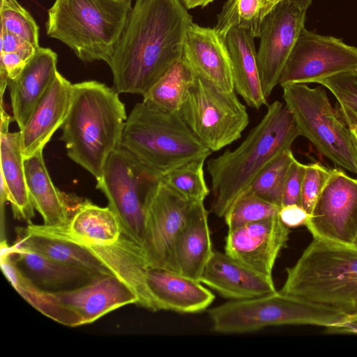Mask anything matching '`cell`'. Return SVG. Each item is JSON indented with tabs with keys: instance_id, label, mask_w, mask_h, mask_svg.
Here are the masks:
<instances>
[{
	"instance_id": "681fc988",
	"label": "cell",
	"mask_w": 357,
	"mask_h": 357,
	"mask_svg": "<svg viewBox=\"0 0 357 357\" xmlns=\"http://www.w3.org/2000/svg\"><path fill=\"white\" fill-rule=\"evenodd\" d=\"M353 247L357 249V237L354 243Z\"/></svg>"
},
{
	"instance_id": "4fadbf2b",
	"label": "cell",
	"mask_w": 357,
	"mask_h": 357,
	"mask_svg": "<svg viewBox=\"0 0 357 357\" xmlns=\"http://www.w3.org/2000/svg\"><path fill=\"white\" fill-rule=\"evenodd\" d=\"M305 226L314 238L353 246L357 237V178L340 169H331Z\"/></svg>"
},
{
	"instance_id": "e575fe53",
	"label": "cell",
	"mask_w": 357,
	"mask_h": 357,
	"mask_svg": "<svg viewBox=\"0 0 357 357\" xmlns=\"http://www.w3.org/2000/svg\"><path fill=\"white\" fill-rule=\"evenodd\" d=\"M280 208L279 206L246 192L234 203L223 218L229 230L275 216Z\"/></svg>"
},
{
	"instance_id": "484cf974",
	"label": "cell",
	"mask_w": 357,
	"mask_h": 357,
	"mask_svg": "<svg viewBox=\"0 0 357 357\" xmlns=\"http://www.w3.org/2000/svg\"><path fill=\"white\" fill-rule=\"evenodd\" d=\"M208 217L204 201H197L175 245L177 272L198 280L214 251Z\"/></svg>"
},
{
	"instance_id": "8d00e7d4",
	"label": "cell",
	"mask_w": 357,
	"mask_h": 357,
	"mask_svg": "<svg viewBox=\"0 0 357 357\" xmlns=\"http://www.w3.org/2000/svg\"><path fill=\"white\" fill-rule=\"evenodd\" d=\"M335 97L339 109L357 112V69L343 72L317 82Z\"/></svg>"
},
{
	"instance_id": "ac0fdd59",
	"label": "cell",
	"mask_w": 357,
	"mask_h": 357,
	"mask_svg": "<svg viewBox=\"0 0 357 357\" xmlns=\"http://www.w3.org/2000/svg\"><path fill=\"white\" fill-rule=\"evenodd\" d=\"M199 281L230 301L256 298L277 291L272 276L259 273L218 250L213 251Z\"/></svg>"
},
{
	"instance_id": "d590c367",
	"label": "cell",
	"mask_w": 357,
	"mask_h": 357,
	"mask_svg": "<svg viewBox=\"0 0 357 357\" xmlns=\"http://www.w3.org/2000/svg\"><path fill=\"white\" fill-rule=\"evenodd\" d=\"M1 29L39 45V27L31 14L17 0H1Z\"/></svg>"
},
{
	"instance_id": "277c9868",
	"label": "cell",
	"mask_w": 357,
	"mask_h": 357,
	"mask_svg": "<svg viewBox=\"0 0 357 357\" xmlns=\"http://www.w3.org/2000/svg\"><path fill=\"white\" fill-rule=\"evenodd\" d=\"M132 8V0H55L47 10L46 33L81 61L108 64Z\"/></svg>"
},
{
	"instance_id": "f35d334b",
	"label": "cell",
	"mask_w": 357,
	"mask_h": 357,
	"mask_svg": "<svg viewBox=\"0 0 357 357\" xmlns=\"http://www.w3.org/2000/svg\"><path fill=\"white\" fill-rule=\"evenodd\" d=\"M305 165L296 158L288 169L282 194V206L289 204L301 205V195Z\"/></svg>"
},
{
	"instance_id": "bcb514c9",
	"label": "cell",
	"mask_w": 357,
	"mask_h": 357,
	"mask_svg": "<svg viewBox=\"0 0 357 357\" xmlns=\"http://www.w3.org/2000/svg\"><path fill=\"white\" fill-rule=\"evenodd\" d=\"M303 10H307L311 5L312 0H291Z\"/></svg>"
},
{
	"instance_id": "52a82bcc",
	"label": "cell",
	"mask_w": 357,
	"mask_h": 357,
	"mask_svg": "<svg viewBox=\"0 0 357 357\" xmlns=\"http://www.w3.org/2000/svg\"><path fill=\"white\" fill-rule=\"evenodd\" d=\"M211 331L222 334L254 332L267 326L316 325L328 327L349 314L343 310L281 291L256 298L230 301L208 310Z\"/></svg>"
},
{
	"instance_id": "c3c4849f",
	"label": "cell",
	"mask_w": 357,
	"mask_h": 357,
	"mask_svg": "<svg viewBox=\"0 0 357 357\" xmlns=\"http://www.w3.org/2000/svg\"><path fill=\"white\" fill-rule=\"evenodd\" d=\"M269 1L276 3H279L281 1H284V0H269Z\"/></svg>"
},
{
	"instance_id": "ffe728a7",
	"label": "cell",
	"mask_w": 357,
	"mask_h": 357,
	"mask_svg": "<svg viewBox=\"0 0 357 357\" xmlns=\"http://www.w3.org/2000/svg\"><path fill=\"white\" fill-rule=\"evenodd\" d=\"M145 282L156 311L197 313L215 299L213 292L198 280L165 268L149 267Z\"/></svg>"
},
{
	"instance_id": "9a60e30c",
	"label": "cell",
	"mask_w": 357,
	"mask_h": 357,
	"mask_svg": "<svg viewBox=\"0 0 357 357\" xmlns=\"http://www.w3.org/2000/svg\"><path fill=\"white\" fill-rule=\"evenodd\" d=\"M290 228L278 214L229 229L225 252L249 268L272 276L280 251L287 245Z\"/></svg>"
},
{
	"instance_id": "b9f144b4",
	"label": "cell",
	"mask_w": 357,
	"mask_h": 357,
	"mask_svg": "<svg viewBox=\"0 0 357 357\" xmlns=\"http://www.w3.org/2000/svg\"><path fill=\"white\" fill-rule=\"evenodd\" d=\"M281 221L288 227L305 225L310 214L298 204L282 206L278 212Z\"/></svg>"
},
{
	"instance_id": "6da1fadb",
	"label": "cell",
	"mask_w": 357,
	"mask_h": 357,
	"mask_svg": "<svg viewBox=\"0 0 357 357\" xmlns=\"http://www.w3.org/2000/svg\"><path fill=\"white\" fill-rule=\"evenodd\" d=\"M181 0H135L108 63L114 89L145 95L181 59L192 17Z\"/></svg>"
},
{
	"instance_id": "d6a6232c",
	"label": "cell",
	"mask_w": 357,
	"mask_h": 357,
	"mask_svg": "<svg viewBox=\"0 0 357 357\" xmlns=\"http://www.w3.org/2000/svg\"><path fill=\"white\" fill-rule=\"evenodd\" d=\"M294 159L291 149L282 152L258 174L245 193L255 195L281 207L286 176Z\"/></svg>"
},
{
	"instance_id": "7dc6e473",
	"label": "cell",
	"mask_w": 357,
	"mask_h": 357,
	"mask_svg": "<svg viewBox=\"0 0 357 357\" xmlns=\"http://www.w3.org/2000/svg\"><path fill=\"white\" fill-rule=\"evenodd\" d=\"M353 145L357 153V127H349Z\"/></svg>"
},
{
	"instance_id": "3957f363",
	"label": "cell",
	"mask_w": 357,
	"mask_h": 357,
	"mask_svg": "<svg viewBox=\"0 0 357 357\" xmlns=\"http://www.w3.org/2000/svg\"><path fill=\"white\" fill-rule=\"evenodd\" d=\"M127 118L114 88L95 80L73 84L69 112L61 127L68 156L98 179L120 146Z\"/></svg>"
},
{
	"instance_id": "44dd1931",
	"label": "cell",
	"mask_w": 357,
	"mask_h": 357,
	"mask_svg": "<svg viewBox=\"0 0 357 357\" xmlns=\"http://www.w3.org/2000/svg\"><path fill=\"white\" fill-rule=\"evenodd\" d=\"M54 294L82 318V324L128 304H138L137 294L114 275H100L85 285Z\"/></svg>"
},
{
	"instance_id": "f6af8a7d",
	"label": "cell",
	"mask_w": 357,
	"mask_h": 357,
	"mask_svg": "<svg viewBox=\"0 0 357 357\" xmlns=\"http://www.w3.org/2000/svg\"><path fill=\"white\" fill-rule=\"evenodd\" d=\"M215 0H181L188 9H192L197 7L204 8Z\"/></svg>"
},
{
	"instance_id": "ab89813d",
	"label": "cell",
	"mask_w": 357,
	"mask_h": 357,
	"mask_svg": "<svg viewBox=\"0 0 357 357\" xmlns=\"http://www.w3.org/2000/svg\"><path fill=\"white\" fill-rule=\"evenodd\" d=\"M37 49L27 40L1 29V52H17L28 61Z\"/></svg>"
},
{
	"instance_id": "9c48e42d",
	"label": "cell",
	"mask_w": 357,
	"mask_h": 357,
	"mask_svg": "<svg viewBox=\"0 0 357 357\" xmlns=\"http://www.w3.org/2000/svg\"><path fill=\"white\" fill-rule=\"evenodd\" d=\"M178 113L212 152L240 139L249 124L246 107L235 91H223L195 75Z\"/></svg>"
},
{
	"instance_id": "e0dca14e",
	"label": "cell",
	"mask_w": 357,
	"mask_h": 357,
	"mask_svg": "<svg viewBox=\"0 0 357 357\" xmlns=\"http://www.w3.org/2000/svg\"><path fill=\"white\" fill-rule=\"evenodd\" d=\"M73 84L57 73L45 94L20 130L24 159L43 151L53 134L63 125L69 112Z\"/></svg>"
},
{
	"instance_id": "8992f818",
	"label": "cell",
	"mask_w": 357,
	"mask_h": 357,
	"mask_svg": "<svg viewBox=\"0 0 357 357\" xmlns=\"http://www.w3.org/2000/svg\"><path fill=\"white\" fill-rule=\"evenodd\" d=\"M280 291L357 312V249L313 238L296 264L286 269Z\"/></svg>"
},
{
	"instance_id": "d6986e66",
	"label": "cell",
	"mask_w": 357,
	"mask_h": 357,
	"mask_svg": "<svg viewBox=\"0 0 357 357\" xmlns=\"http://www.w3.org/2000/svg\"><path fill=\"white\" fill-rule=\"evenodd\" d=\"M24 231L54 236L82 245H107L116 241L122 231L114 213L83 199L66 225L49 227L31 224Z\"/></svg>"
},
{
	"instance_id": "603a6c76",
	"label": "cell",
	"mask_w": 357,
	"mask_h": 357,
	"mask_svg": "<svg viewBox=\"0 0 357 357\" xmlns=\"http://www.w3.org/2000/svg\"><path fill=\"white\" fill-rule=\"evenodd\" d=\"M79 245L97 257L114 275L133 290L138 297L137 305L156 311L145 282V273L149 266L141 245L123 232L113 243Z\"/></svg>"
},
{
	"instance_id": "f546056e",
	"label": "cell",
	"mask_w": 357,
	"mask_h": 357,
	"mask_svg": "<svg viewBox=\"0 0 357 357\" xmlns=\"http://www.w3.org/2000/svg\"><path fill=\"white\" fill-rule=\"evenodd\" d=\"M16 247L35 252L56 261L84 270L94 275H114L93 254L84 247L62 238L21 229Z\"/></svg>"
},
{
	"instance_id": "4316f807",
	"label": "cell",
	"mask_w": 357,
	"mask_h": 357,
	"mask_svg": "<svg viewBox=\"0 0 357 357\" xmlns=\"http://www.w3.org/2000/svg\"><path fill=\"white\" fill-rule=\"evenodd\" d=\"M255 38L245 30L234 28L226 36L231 61L234 91L250 107L268 105L262 90L257 61Z\"/></svg>"
},
{
	"instance_id": "7a4b0ae2",
	"label": "cell",
	"mask_w": 357,
	"mask_h": 357,
	"mask_svg": "<svg viewBox=\"0 0 357 357\" xmlns=\"http://www.w3.org/2000/svg\"><path fill=\"white\" fill-rule=\"evenodd\" d=\"M300 135L294 118L284 103L267 105L260 122L234 150L211 158L206 169L211 178V211L223 218L250 188L258 174Z\"/></svg>"
},
{
	"instance_id": "2e32d148",
	"label": "cell",
	"mask_w": 357,
	"mask_h": 357,
	"mask_svg": "<svg viewBox=\"0 0 357 357\" xmlns=\"http://www.w3.org/2000/svg\"><path fill=\"white\" fill-rule=\"evenodd\" d=\"M181 59L196 76L223 91H234L229 52L214 28L192 22L185 34Z\"/></svg>"
},
{
	"instance_id": "f1b7e54d",
	"label": "cell",
	"mask_w": 357,
	"mask_h": 357,
	"mask_svg": "<svg viewBox=\"0 0 357 357\" xmlns=\"http://www.w3.org/2000/svg\"><path fill=\"white\" fill-rule=\"evenodd\" d=\"M0 264L10 284L38 311L68 326L83 325L82 318L65 305L54 293L40 289L19 270L11 257L10 246L6 240L1 241Z\"/></svg>"
},
{
	"instance_id": "7c38bea8",
	"label": "cell",
	"mask_w": 357,
	"mask_h": 357,
	"mask_svg": "<svg viewBox=\"0 0 357 357\" xmlns=\"http://www.w3.org/2000/svg\"><path fill=\"white\" fill-rule=\"evenodd\" d=\"M357 69V47L342 39L301 30L282 72L279 84L317 83Z\"/></svg>"
},
{
	"instance_id": "1f68e13d",
	"label": "cell",
	"mask_w": 357,
	"mask_h": 357,
	"mask_svg": "<svg viewBox=\"0 0 357 357\" xmlns=\"http://www.w3.org/2000/svg\"><path fill=\"white\" fill-rule=\"evenodd\" d=\"M195 79V74L180 59L143 96L149 106L169 112H178Z\"/></svg>"
},
{
	"instance_id": "74e56055",
	"label": "cell",
	"mask_w": 357,
	"mask_h": 357,
	"mask_svg": "<svg viewBox=\"0 0 357 357\" xmlns=\"http://www.w3.org/2000/svg\"><path fill=\"white\" fill-rule=\"evenodd\" d=\"M331 174L319 162L305 165L303 181L301 206L310 215Z\"/></svg>"
},
{
	"instance_id": "ee69618b",
	"label": "cell",
	"mask_w": 357,
	"mask_h": 357,
	"mask_svg": "<svg viewBox=\"0 0 357 357\" xmlns=\"http://www.w3.org/2000/svg\"><path fill=\"white\" fill-rule=\"evenodd\" d=\"M338 115L348 127H357V112L336 109Z\"/></svg>"
},
{
	"instance_id": "ba28073f",
	"label": "cell",
	"mask_w": 357,
	"mask_h": 357,
	"mask_svg": "<svg viewBox=\"0 0 357 357\" xmlns=\"http://www.w3.org/2000/svg\"><path fill=\"white\" fill-rule=\"evenodd\" d=\"M284 104L292 114L300 135L334 164L357 174V153L349 127L331 105L321 86L305 84L282 86Z\"/></svg>"
},
{
	"instance_id": "5b68a950",
	"label": "cell",
	"mask_w": 357,
	"mask_h": 357,
	"mask_svg": "<svg viewBox=\"0 0 357 357\" xmlns=\"http://www.w3.org/2000/svg\"><path fill=\"white\" fill-rule=\"evenodd\" d=\"M120 146L162 180L185 163L212 151L192 133L178 112L162 111L137 102L123 130Z\"/></svg>"
},
{
	"instance_id": "d4e9b609",
	"label": "cell",
	"mask_w": 357,
	"mask_h": 357,
	"mask_svg": "<svg viewBox=\"0 0 357 357\" xmlns=\"http://www.w3.org/2000/svg\"><path fill=\"white\" fill-rule=\"evenodd\" d=\"M10 252L19 270L36 286L48 292L71 290L98 277L15 245L10 246Z\"/></svg>"
},
{
	"instance_id": "5bb4252c",
	"label": "cell",
	"mask_w": 357,
	"mask_h": 357,
	"mask_svg": "<svg viewBox=\"0 0 357 357\" xmlns=\"http://www.w3.org/2000/svg\"><path fill=\"white\" fill-rule=\"evenodd\" d=\"M305 10L291 0H284L273 9L262 23L257 61L266 98L279 84L284 65L305 27Z\"/></svg>"
},
{
	"instance_id": "7bdbcfd3",
	"label": "cell",
	"mask_w": 357,
	"mask_h": 357,
	"mask_svg": "<svg viewBox=\"0 0 357 357\" xmlns=\"http://www.w3.org/2000/svg\"><path fill=\"white\" fill-rule=\"evenodd\" d=\"M328 333L357 334V312L349 314L341 321L326 328Z\"/></svg>"
},
{
	"instance_id": "30bf717a",
	"label": "cell",
	"mask_w": 357,
	"mask_h": 357,
	"mask_svg": "<svg viewBox=\"0 0 357 357\" xmlns=\"http://www.w3.org/2000/svg\"><path fill=\"white\" fill-rule=\"evenodd\" d=\"M96 188L108 200L123 234L142 245L144 230V204L158 179L130 152L119 146L108 158Z\"/></svg>"
},
{
	"instance_id": "8fae6325",
	"label": "cell",
	"mask_w": 357,
	"mask_h": 357,
	"mask_svg": "<svg viewBox=\"0 0 357 357\" xmlns=\"http://www.w3.org/2000/svg\"><path fill=\"white\" fill-rule=\"evenodd\" d=\"M197 202L179 195L162 180L152 185L144 204L141 245L149 267L177 272L176 239Z\"/></svg>"
},
{
	"instance_id": "4dcf8cb0",
	"label": "cell",
	"mask_w": 357,
	"mask_h": 357,
	"mask_svg": "<svg viewBox=\"0 0 357 357\" xmlns=\"http://www.w3.org/2000/svg\"><path fill=\"white\" fill-rule=\"evenodd\" d=\"M278 4L269 0H227L217 16L214 29L225 40L234 28L259 38L264 19Z\"/></svg>"
},
{
	"instance_id": "7402d4cb",
	"label": "cell",
	"mask_w": 357,
	"mask_h": 357,
	"mask_svg": "<svg viewBox=\"0 0 357 357\" xmlns=\"http://www.w3.org/2000/svg\"><path fill=\"white\" fill-rule=\"evenodd\" d=\"M58 72L56 53L40 47L21 73L15 79H8L13 119L20 130L25 126Z\"/></svg>"
},
{
	"instance_id": "60d3db41",
	"label": "cell",
	"mask_w": 357,
	"mask_h": 357,
	"mask_svg": "<svg viewBox=\"0 0 357 357\" xmlns=\"http://www.w3.org/2000/svg\"><path fill=\"white\" fill-rule=\"evenodd\" d=\"M0 58V76H7L8 79H15L28 62L17 52H1Z\"/></svg>"
},
{
	"instance_id": "836d02e7",
	"label": "cell",
	"mask_w": 357,
	"mask_h": 357,
	"mask_svg": "<svg viewBox=\"0 0 357 357\" xmlns=\"http://www.w3.org/2000/svg\"><path fill=\"white\" fill-rule=\"evenodd\" d=\"M206 158L190 160L167 174L162 180L173 190L193 201H204L211 190L206 183Z\"/></svg>"
},
{
	"instance_id": "83f0119b",
	"label": "cell",
	"mask_w": 357,
	"mask_h": 357,
	"mask_svg": "<svg viewBox=\"0 0 357 357\" xmlns=\"http://www.w3.org/2000/svg\"><path fill=\"white\" fill-rule=\"evenodd\" d=\"M1 185L5 188L15 218L31 222L34 217L25 174L20 132H0Z\"/></svg>"
},
{
	"instance_id": "cb8c5ba5",
	"label": "cell",
	"mask_w": 357,
	"mask_h": 357,
	"mask_svg": "<svg viewBox=\"0 0 357 357\" xmlns=\"http://www.w3.org/2000/svg\"><path fill=\"white\" fill-rule=\"evenodd\" d=\"M28 190L31 202L41 215L44 225H66L83 200L61 192L47 169L43 151L24 159Z\"/></svg>"
}]
</instances>
